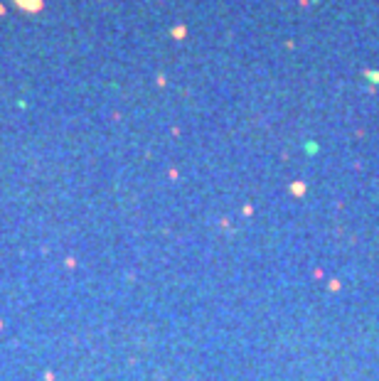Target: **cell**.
<instances>
[{
    "label": "cell",
    "mask_w": 379,
    "mask_h": 381,
    "mask_svg": "<svg viewBox=\"0 0 379 381\" xmlns=\"http://www.w3.org/2000/svg\"><path fill=\"white\" fill-rule=\"evenodd\" d=\"M0 13H3V5H0Z\"/></svg>",
    "instance_id": "cell-2"
},
{
    "label": "cell",
    "mask_w": 379,
    "mask_h": 381,
    "mask_svg": "<svg viewBox=\"0 0 379 381\" xmlns=\"http://www.w3.org/2000/svg\"><path fill=\"white\" fill-rule=\"evenodd\" d=\"M15 3H18V8H25L30 13H35V10L42 8V0H15Z\"/></svg>",
    "instance_id": "cell-1"
}]
</instances>
